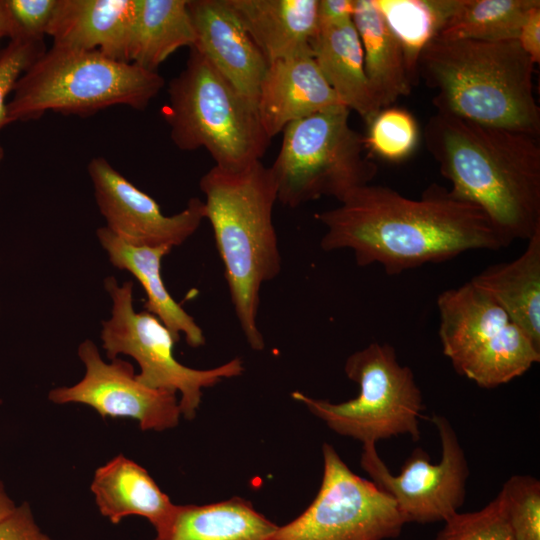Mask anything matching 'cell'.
Returning <instances> with one entry per match:
<instances>
[{"instance_id":"5b68a950","label":"cell","mask_w":540,"mask_h":540,"mask_svg":"<svg viewBox=\"0 0 540 540\" xmlns=\"http://www.w3.org/2000/svg\"><path fill=\"white\" fill-rule=\"evenodd\" d=\"M157 71L99 51L53 45L20 76L7 103L10 123L48 111L87 117L114 106L145 109L164 86Z\"/></svg>"},{"instance_id":"cb8c5ba5","label":"cell","mask_w":540,"mask_h":540,"mask_svg":"<svg viewBox=\"0 0 540 540\" xmlns=\"http://www.w3.org/2000/svg\"><path fill=\"white\" fill-rule=\"evenodd\" d=\"M353 23L359 35L364 70L372 93L382 109L411 92L403 48L387 25L374 0H355Z\"/></svg>"},{"instance_id":"4dcf8cb0","label":"cell","mask_w":540,"mask_h":540,"mask_svg":"<svg viewBox=\"0 0 540 540\" xmlns=\"http://www.w3.org/2000/svg\"><path fill=\"white\" fill-rule=\"evenodd\" d=\"M59 0H1L10 40H43Z\"/></svg>"},{"instance_id":"4316f807","label":"cell","mask_w":540,"mask_h":540,"mask_svg":"<svg viewBox=\"0 0 540 540\" xmlns=\"http://www.w3.org/2000/svg\"><path fill=\"white\" fill-rule=\"evenodd\" d=\"M458 0H374L387 25L399 40L413 84L418 58L453 14Z\"/></svg>"},{"instance_id":"6da1fadb","label":"cell","mask_w":540,"mask_h":540,"mask_svg":"<svg viewBox=\"0 0 540 540\" xmlns=\"http://www.w3.org/2000/svg\"><path fill=\"white\" fill-rule=\"evenodd\" d=\"M339 202L315 216L326 228L321 248L350 249L357 265L379 264L388 275L470 250L508 246L478 206L437 185L412 199L386 186L366 184Z\"/></svg>"},{"instance_id":"2e32d148","label":"cell","mask_w":540,"mask_h":540,"mask_svg":"<svg viewBox=\"0 0 540 540\" xmlns=\"http://www.w3.org/2000/svg\"><path fill=\"white\" fill-rule=\"evenodd\" d=\"M338 105L343 104L311 53L269 63L257 99L259 119L270 140L290 123Z\"/></svg>"},{"instance_id":"e575fe53","label":"cell","mask_w":540,"mask_h":540,"mask_svg":"<svg viewBox=\"0 0 540 540\" xmlns=\"http://www.w3.org/2000/svg\"><path fill=\"white\" fill-rule=\"evenodd\" d=\"M517 41L535 64L540 62V4L526 15Z\"/></svg>"},{"instance_id":"603a6c76","label":"cell","mask_w":540,"mask_h":540,"mask_svg":"<svg viewBox=\"0 0 540 540\" xmlns=\"http://www.w3.org/2000/svg\"><path fill=\"white\" fill-rule=\"evenodd\" d=\"M310 46L312 57L341 103L369 124L381 108L365 74L363 49L353 21L318 29Z\"/></svg>"},{"instance_id":"4fadbf2b","label":"cell","mask_w":540,"mask_h":540,"mask_svg":"<svg viewBox=\"0 0 540 540\" xmlns=\"http://www.w3.org/2000/svg\"><path fill=\"white\" fill-rule=\"evenodd\" d=\"M78 356L85 366L83 378L72 386L52 389L50 401L84 404L103 418H131L142 431L161 432L178 425L177 394L139 382L128 361L117 357L106 363L91 340L79 345Z\"/></svg>"},{"instance_id":"5bb4252c","label":"cell","mask_w":540,"mask_h":540,"mask_svg":"<svg viewBox=\"0 0 540 540\" xmlns=\"http://www.w3.org/2000/svg\"><path fill=\"white\" fill-rule=\"evenodd\" d=\"M88 173L106 227L132 246H179L205 219L204 202L196 197L191 198L181 212L164 215L151 196L133 185L103 157L90 161Z\"/></svg>"},{"instance_id":"8d00e7d4","label":"cell","mask_w":540,"mask_h":540,"mask_svg":"<svg viewBox=\"0 0 540 540\" xmlns=\"http://www.w3.org/2000/svg\"><path fill=\"white\" fill-rule=\"evenodd\" d=\"M3 37H9V29L4 9L0 0V39Z\"/></svg>"},{"instance_id":"484cf974","label":"cell","mask_w":540,"mask_h":540,"mask_svg":"<svg viewBox=\"0 0 540 540\" xmlns=\"http://www.w3.org/2000/svg\"><path fill=\"white\" fill-rule=\"evenodd\" d=\"M539 4V0H458L436 37L487 42L517 40L526 15Z\"/></svg>"},{"instance_id":"ffe728a7","label":"cell","mask_w":540,"mask_h":540,"mask_svg":"<svg viewBox=\"0 0 540 540\" xmlns=\"http://www.w3.org/2000/svg\"><path fill=\"white\" fill-rule=\"evenodd\" d=\"M97 237L112 265L129 271L140 282L147 295L144 305L146 311L162 322L176 342L180 340L182 333L189 346L197 348L204 345L202 329L172 298L161 277L162 258L169 254L172 248L132 246L107 227L98 228Z\"/></svg>"},{"instance_id":"30bf717a","label":"cell","mask_w":540,"mask_h":540,"mask_svg":"<svg viewBox=\"0 0 540 540\" xmlns=\"http://www.w3.org/2000/svg\"><path fill=\"white\" fill-rule=\"evenodd\" d=\"M104 286L112 299L111 318L102 321L100 334L107 358L113 360L120 354L131 356L140 367V373L136 374L139 382L152 389L180 393L179 408L185 419L196 416L203 388L244 371L239 357L206 370L181 364L173 353L176 340L171 332L148 311H135L133 283L126 281L119 285L115 277L109 276Z\"/></svg>"},{"instance_id":"e0dca14e","label":"cell","mask_w":540,"mask_h":540,"mask_svg":"<svg viewBox=\"0 0 540 540\" xmlns=\"http://www.w3.org/2000/svg\"><path fill=\"white\" fill-rule=\"evenodd\" d=\"M137 0H59L47 35L53 45L129 60Z\"/></svg>"},{"instance_id":"277c9868","label":"cell","mask_w":540,"mask_h":540,"mask_svg":"<svg viewBox=\"0 0 540 540\" xmlns=\"http://www.w3.org/2000/svg\"><path fill=\"white\" fill-rule=\"evenodd\" d=\"M535 63L517 40L487 42L434 37L420 52L418 76L436 91L437 112L538 137Z\"/></svg>"},{"instance_id":"836d02e7","label":"cell","mask_w":540,"mask_h":540,"mask_svg":"<svg viewBox=\"0 0 540 540\" xmlns=\"http://www.w3.org/2000/svg\"><path fill=\"white\" fill-rule=\"evenodd\" d=\"M355 0H319L318 29L338 27L353 21Z\"/></svg>"},{"instance_id":"7a4b0ae2","label":"cell","mask_w":540,"mask_h":540,"mask_svg":"<svg viewBox=\"0 0 540 540\" xmlns=\"http://www.w3.org/2000/svg\"><path fill=\"white\" fill-rule=\"evenodd\" d=\"M424 140L450 193L478 206L508 245L540 229L538 137L436 112Z\"/></svg>"},{"instance_id":"3957f363","label":"cell","mask_w":540,"mask_h":540,"mask_svg":"<svg viewBox=\"0 0 540 540\" xmlns=\"http://www.w3.org/2000/svg\"><path fill=\"white\" fill-rule=\"evenodd\" d=\"M199 186L240 327L250 347L261 351L265 341L257 324L260 288L281 270L272 220L277 201L273 175L261 161L239 170L214 166Z\"/></svg>"},{"instance_id":"d4e9b609","label":"cell","mask_w":540,"mask_h":540,"mask_svg":"<svg viewBox=\"0 0 540 540\" xmlns=\"http://www.w3.org/2000/svg\"><path fill=\"white\" fill-rule=\"evenodd\" d=\"M196 41L188 0H137L129 60L150 71Z\"/></svg>"},{"instance_id":"d6a6232c","label":"cell","mask_w":540,"mask_h":540,"mask_svg":"<svg viewBox=\"0 0 540 540\" xmlns=\"http://www.w3.org/2000/svg\"><path fill=\"white\" fill-rule=\"evenodd\" d=\"M0 540H52L36 523L28 503L0 521Z\"/></svg>"},{"instance_id":"7c38bea8","label":"cell","mask_w":540,"mask_h":540,"mask_svg":"<svg viewBox=\"0 0 540 540\" xmlns=\"http://www.w3.org/2000/svg\"><path fill=\"white\" fill-rule=\"evenodd\" d=\"M441 442V460L431 463L429 454L418 447L393 475L380 458L376 444H363L360 465L371 481L392 498L405 523L446 521L456 514L466 496L468 462L449 420L434 415Z\"/></svg>"},{"instance_id":"44dd1931","label":"cell","mask_w":540,"mask_h":540,"mask_svg":"<svg viewBox=\"0 0 540 540\" xmlns=\"http://www.w3.org/2000/svg\"><path fill=\"white\" fill-rule=\"evenodd\" d=\"M523 253L509 262L493 264L471 278L540 350V229Z\"/></svg>"},{"instance_id":"ac0fdd59","label":"cell","mask_w":540,"mask_h":540,"mask_svg":"<svg viewBox=\"0 0 540 540\" xmlns=\"http://www.w3.org/2000/svg\"><path fill=\"white\" fill-rule=\"evenodd\" d=\"M319 0H228L268 64L311 53Z\"/></svg>"},{"instance_id":"8fae6325","label":"cell","mask_w":540,"mask_h":540,"mask_svg":"<svg viewBox=\"0 0 540 540\" xmlns=\"http://www.w3.org/2000/svg\"><path fill=\"white\" fill-rule=\"evenodd\" d=\"M323 476L311 504L265 540H386L405 521L395 502L371 480L355 474L335 448L322 446Z\"/></svg>"},{"instance_id":"f1b7e54d","label":"cell","mask_w":540,"mask_h":540,"mask_svg":"<svg viewBox=\"0 0 540 540\" xmlns=\"http://www.w3.org/2000/svg\"><path fill=\"white\" fill-rule=\"evenodd\" d=\"M434 540H515L499 494L484 508L459 513L445 521Z\"/></svg>"},{"instance_id":"52a82bcc","label":"cell","mask_w":540,"mask_h":540,"mask_svg":"<svg viewBox=\"0 0 540 540\" xmlns=\"http://www.w3.org/2000/svg\"><path fill=\"white\" fill-rule=\"evenodd\" d=\"M344 105L290 123L270 168L277 201L296 208L323 196L341 201L370 184L377 165L367 155L365 137L349 124Z\"/></svg>"},{"instance_id":"d6986e66","label":"cell","mask_w":540,"mask_h":540,"mask_svg":"<svg viewBox=\"0 0 540 540\" xmlns=\"http://www.w3.org/2000/svg\"><path fill=\"white\" fill-rule=\"evenodd\" d=\"M90 490L100 514L112 524L141 516L157 530L175 507L148 471L122 454L95 470Z\"/></svg>"},{"instance_id":"f546056e","label":"cell","mask_w":540,"mask_h":540,"mask_svg":"<svg viewBox=\"0 0 540 540\" xmlns=\"http://www.w3.org/2000/svg\"><path fill=\"white\" fill-rule=\"evenodd\" d=\"M515 540H540V482L528 475L510 477L498 493Z\"/></svg>"},{"instance_id":"83f0119b","label":"cell","mask_w":540,"mask_h":540,"mask_svg":"<svg viewBox=\"0 0 540 540\" xmlns=\"http://www.w3.org/2000/svg\"><path fill=\"white\" fill-rule=\"evenodd\" d=\"M367 125L366 147L381 158L399 161L416 148L418 126L414 117L404 109L384 108Z\"/></svg>"},{"instance_id":"9c48e42d","label":"cell","mask_w":540,"mask_h":540,"mask_svg":"<svg viewBox=\"0 0 540 540\" xmlns=\"http://www.w3.org/2000/svg\"><path fill=\"white\" fill-rule=\"evenodd\" d=\"M436 303L444 355L459 375L479 387L506 384L540 361V350L470 281L441 292Z\"/></svg>"},{"instance_id":"ba28073f","label":"cell","mask_w":540,"mask_h":540,"mask_svg":"<svg viewBox=\"0 0 540 540\" xmlns=\"http://www.w3.org/2000/svg\"><path fill=\"white\" fill-rule=\"evenodd\" d=\"M344 371L359 386L353 399L332 403L299 391L291 396L331 430L362 444L399 435H409L413 441L420 438L419 419L425 409L422 392L413 371L398 362L390 344L372 342L354 352Z\"/></svg>"},{"instance_id":"7402d4cb","label":"cell","mask_w":540,"mask_h":540,"mask_svg":"<svg viewBox=\"0 0 540 540\" xmlns=\"http://www.w3.org/2000/svg\"><path fill=\"white\" fill-rule=\"evenodd\" d=\"M277 525L240 497L176 505L154 540H265Z\"/></svg>"},{"instance_id":"d590c367","label":"cell","mask_w":540,"mask_h":540,"mask_svg":"<svg viewBox=\"0 0 540 540\" xmlns=\"http://www.w3.org/2000/svg\"><path fill=\"white\" fill-rule=\"evenodd\" d=\"M15 508L16 505L8 496L2 482L0 481V521L11 514Z\"/></svg>"},{"instance_id":"9a60e30c","label":"cell","mask_w":540,"mask_h":540,"mask_svg":"<svg viewBox=\"0 0 540 540\" xmlns=\"http://www.w3.org/2000/svg\"><path fill=\"white\" fill-rule=\"evenodd\" d=\"M197 49L244 97L257 106L268 62L228 0H188Z\"/></svg>"},{"instance_id":"1f68e13d","label":"cell","mask_w":540,"mask_h":540,"mask_svg":"<svg viewBox=\"0 0 540 540\" xmlns=\"http://www.w3.org/2000/svg\"><path fill=\"white\" fill-rule=\"evenodd\" d=\"M43 40H10L0 52V129L10 124L7 112V97L13 92L20 76L44 52ZM4 157L0 146V162Z\"/></svg>"},{"instance_id":"8992f818","label":"cell","mask_w":540,"mask_h":540,"mask_svg":"<svg viewBox=\"0 0 540 540\" xmlns=\"http://www.w3.org/2000/svg\"><path fill=\"white\" fill-rule=\"evenodd\" d=\"M167 91L162 114L178 149L204 148L215 166L228 170L261 161L271 140L262 128L256 104L194 47Z\"/></svg>"}]
</instances>
